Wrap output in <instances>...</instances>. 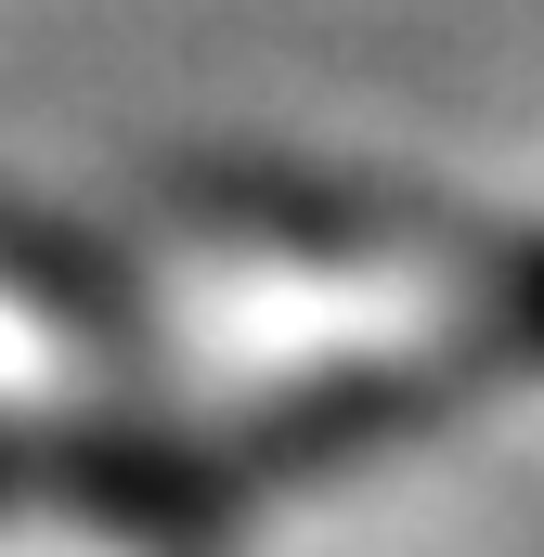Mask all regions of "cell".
<instances>
[{"instance_id": "cell-1", "label": "cell", "mask_w": 544, "mask_h": 557, "mask_svg": "<svg viewBox=\"0 0 544 557\" xmlns=\"http://www.w3.org/2000/svg\"><path fill=\"white\" fill-rule=\"evenodd\" d=\"M467 376H480L467 350H441V363H337V376H298L285 403H260L221 454H234L247 493L324 480V467H350V454H390V441H415V428H441L454 403H467Z\"/></svg>"}, {"instance_id": "cell-2", "label": "cell", "mask_w": 544, "mask_h": 557, "mask_svg": "<svg viewBox=\"0 0 544 557\" xmlns=\"http://www.w3.org/2000/svg\"><path fill=\"white\" fill-rule=\"evenodd\" d=\"M39 467H52V493H65L78 519L143 532V545H195V532H221V519L247 506V480H234L221 441H182V428H143V416L65 428Z\"/></svg>"}, {"instance_id": "cell-3", "label": "cell", "mask_w": 544, "mask_h": 557, "mask_svg": "<svg viewBox=\"0 0 544 557\" xmlns=\"http://www.w3.org/2000/svg\"><path fill=\"white\" fill-rule=\"evenodd\" d=\"M467 363L480 376H544V234L493 247L480 260V298H467Z\"/></svg>"}, {"instance_id": "cell-4", "label": "cell", "mask_w": 544, "mask_h": 557, "mask_svg": "<svg viewBox=\"0 0 544 557\" xmlns=\"http://www.w3.org/2000/svg\"><path fill=\"white\" fill-rule=\"evenodd\" d=\"M0 480H13V454H0Z\"/></svg>"}]
</instances>
